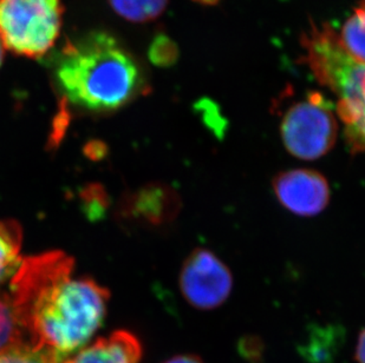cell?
<instances>
[{
	"mask_svg": "<svg viewBox=\"0 0 365 363\" xmlns=\"http://www.w3.org/2000/svg\"><path fill=\"white\" fill-rule=\"evenodd\" d=\"M73 261L52 251L21 261L10 298L36 349L64 362L100 328L109 293L88 278L73 280Z\"/></svg>",
	"mask_w": 365,
	"mask_h": 363,
	"instance_id": "obj_1",
	"label": "cell"
},
{
	"mask_svg": "<svg viewBox=\"0 0 365 363\" xmlns=\"http://www.w3.org/2000/svg\"><path fill=\"white\" fill-rule=\"evenodd\" d=\"M51 68L64 98L89 111L120 109L145 90L136 60L106 32L68 41L52 57Z\"/></svg>",
	"mask_w": 365,
	"mask_h": 363,
	"instance_id": "obj_2",
	"label": "cell"
},
{
	"mask_svg": "<svg viewBox=\"0 0 365 363\" xmlns=\"http://www.w3.org/2000/svg\"><path fill=\"white\" fill-rule=\"evenodd\" d=\"M62 14L61 0H0V39L17 55L39 58L57 41Z\"/></svg>",
	"mask_w": 365,
	"mask_h": 363,
	"instance_id": "obj_3",
	"label": "cell"
},
{
	"mask_svg": "<svg viewBox=\"0 0 365 363\" xmlns=\"http://www.w3.org/2000/svg\"><path fill=\"white\" fill-rule=\"evenodd\" d=\"M286 150L303 161H314L332 150L338 135V123L331 103L319 93H310L305 100L286 110L280 123Z\"/></svg>",
	"mask_w": 365,
	"mask_h": 363,
	"instance_id": "obj_4",
	"label": "cell"
},
{
	"mask_svg": "<svg viewBox=\"0 0 365 363\" xmlns=\"http://www.w3.org/2000/svg\"><path fill=\"white\" fill-rule=\"evenodd\" d=\"M179 285L181 294L192 307L213 310L230 298L233 275L213 251L197 248L183 262Z\"/></svg>",
	"mask_w": 365,
	"mask_h": 363,
	"instance_id": "obj_5",
	"label": "cell"
},
{
	"mask_svg": "<svg viewBox=\"0 0 365 363\" xmlns=\"http://www.w3.org/2000/svg\"><path fill=\"white\" fill-rule=\"evenodd\" d=\"M273 191L280 204L289 213L312 217L323 213L330 203L329 182L312 169H292L273 179Z\"/></svg>",
	"mask_w": 365,
	"mask_h": 363,
	"instance_id": "obj_6",
	"label": "cell"
},
{
	"mask_svg": "<svg viewBox=\"0 0 365 363\" xmlns=\"http://www.w3.org/2000/svg\"><path fill=\"white\" fill-rule=\"evenodd\" d=\"M142 347L136 336L120 330L96 342L63 363H138Z\"/></svg>",
	"mask_w": 365,
	"mask_h": 363,
	"instance_id": "obj_7",
	"label": "cell"
},
{
	"mask_svg": "<svg viewBox=\"0 0 365 363\" xmlns=\"http://www.w3.org/2000/svg\"><path fill=\"white\" fill-rule=\"evenodd\" d=\"M23 349H36L31 336L18 317L10 295L0 293V357Z\"/></svg>",
	"mask_w": 365,
	"mask_h": 363,
	"instance_id": "obj_8",
	"label": "cell"
},
{
	"mask_svg": "<svg viewBox=\"0 0 365 363\" xmlns=\"http://www.w3.org/2000/svg\"><path fill=\"white\" fill-rule=\"evenodd\" d=\"M21 230L14 221H0V285L21 267Z\"/></svg>",
	"mask_w": 365,
	"mask_h": 363,
	"instance_id": "obj_9",
	"label": "cell"
},
{
	"mask_svg": "<svg viewBox=\"0 0 365 363\" xmlns=\"http://www.w3.org/2000/svg\"><path fill=\"white\" fill-rule=\"evenodd\" d=\"M338 41L352 59L365 64V6L359 5L355 14L345 21Z\"/></svg>",
	"mask_w": 365,
	"mask_h": 363,
	"instance_id": "obj_10",
	"label": "cell"
},
{
	"mask_svg": "<svg viewBox=\"0 0 365 363\" xmlns=\"http://www.w3.org/2000/svg\"><path fill=\"white\" fill-rule=\"evenodd\" d=\"M167 3L168 0H110L111 6L120 16L135 23L159 17Z\"/></svg>",
	"mask_w": 365,
	"mask_h": 363,
	"instance_id": "obj_11",
	"label": "cell"
},
{
	"mask_svg": "<svg viewBox=\"0 0 365 363\" xmlns=\"http://www.w3.org/2000/svg\"><path fill=\"white\" fill-rule=\"evenodd\" d=\"M348 143L354 151L365 150V115L359 116L352 123L345 125Z\"/></svg>",
	"mask_w": 365,
	"mask_h": 363,
	"instance_id": "obj_12",
	"label": "cell"
},
{
	"mask_svg": "<svg viewBox=\"0 0 365 363\" xmlns=\"http://www.w3.org/2000/svg\"><path fill=\"white\" fill-rule=\"evenodd\" d=\"M14 363H63L46 350L23 349L14 352Z\"/></svg>",
	"mask_w": 365,
	"mask_h": 363,
	"instance_id": "obj_13",
	"label": "cell"
},
{
	"mask_svg": "<svg viewBox=\"0 0 365 363\" xmlns=\"http://www.w3.org/2000/svg\"><path fill=\"white\" fill-rule=\"evenodd\" d=\"M175 52L169 51L168 41H161L160 43H156L152 48V56L154 62L156 63H168L172 59V55Z\"/></svg>",
	"mask_w": 365,
	"mask_h": 363,
	"instance_id": "obj_14",
	"label": "cell"
},
{
	"mask_svg": "<svg viewBox=\"0 0 365 363\" xmlns=\"http://www.w3.org/2000/svg\"><path fill=\"white\" fill-rule=\"evenodd\" d=\"M355 359L359 363H365V328L359 336V341L356 346Z\"/></svg>",
	"mask_w": 365,
	"mask_h": 363,
	"instance_id": "obj_15",
	"label": "cell"
},
{
	"mask_svg": "<svg viewBox=\"0 0 365 363\" xmlns=\"http://www.w3.org/2000/svg\"><path fill=\"white\" fill-rule=\"evenodd\" d=\"M165 363H205L201 360L200 357L193 354H187V355H178V357H172Z\"/></svg>",
	"mask_w": 365,
	"mask_h": 363,
	"instance_id": "obj_16",
	"label": "cell"
},
{
	"mask_svg": "<svg viewBox=\"0 0 365 363\" xmlns=\"http://www.w3.org/2000/svg\"><path fill=\"white\" fill-rule=\"evenodd\" d=\"M361 98H362V107H361V111H359V115H357V116H356L355 118H352V120H350V122H352V120H356L357 117L362 116V115H365V75L364 79H363L362 82V88H361ZM350 122H349V123H350Z\"/></svg>",
	"mask_w": 365,
	"mask_h": 363,
	"instance_id": "obj_17",
	"label": "cell"
},
{
	"mask_svg": "<svg viewBox=\"0 0 365 363\" xmlns=\"http://www.w3.org/2000/svg\"><path fill=\"white\" fill-rule=\"evenodd\" d=\"M0 363H14V359H12L11 353L6 354L4 357H0Z\"/></svg>",
	"mask_w": 365,
	"mask_h": 363,
	"instance_id": "obj_18",
	"label": "cell"
},
{
	"mask_svg": "<svg viewBox=\"0 0 365 363\" xmlns=\"http://www.w3.org/2000/svg\"><path fill=\"white\" fill-rule=\"evenodd\" d=\"M197 3L202 4V5H215L219 3V0H194Z\"/></svg>",
	"mask_w": 365,
	"mask_h": 363,
	"instance_id": "obj_19",
	"label": "cell"
},
{
	"mask_svg": "<svg viewBox=\"0 0 365 363\" xmlns=\"http://www.w3.org/2000/svg\"><path fill=\"white\" fill-rule=\"evenodd\" d=\"M3 57H4V44L1 39H0V65H1V63H3Z\"/></svg>",
	"mask_w": 365,
	"mask_h": 363,
	"instance_id": "obj_20",
	"label": "cell"
},
{
	"mask_svg": "<svg viewBox=\"0 0 365 363\" xmlns=\"http://www.w3.org/2000/svg\"><path fill=\"white\" fill-rule=\"evenodd\" d=\"M361 5H362V6H365V0H362V3H361Z\"/></svg>",
	"mask_w": 365,
	"mask_h": 363,
	"instance_id": "obj_21",
	"label": "cell"
}]
</instances>
